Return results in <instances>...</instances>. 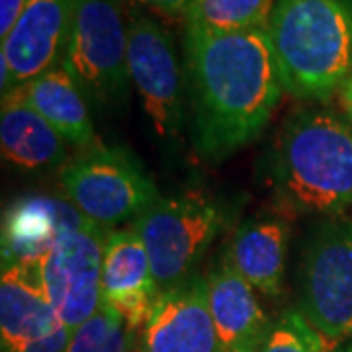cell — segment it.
Returning <instances> with one entry per match:
<instances>
[{"label": "cell", "mask_w": 352, "mask_h": 352, "mask_svg": "<svg viewBox=\"0 0 352 352\" xmlns=\"http://www.w3.org/2000/svg\"><path fill=\"white\" fill-rule=\"evenodd\" d=\"M184 53L194 147L208 161H223L263 133L284 90L268 28H186Z\"/></svg>", "instance_id": "cell-1"}, {"label": "cell", "mask_w": 352, "mask_h": 352, "mask_svg": "<svg viewBox=\"0 0 352 352\" xmlns=\"http://www.w3.org/2000/svg\"><path fill=\"white\" fill-rule=\"evenodd\" d=\"M268 36L282 88L327 102L352 75V0H276Z\"/></svg>", "instance_id": "cell-2"}, {"label": "cell", "mask_w": 352, "mask_h": 352, "mask_svg": "<svg viewBox=\"0 0 352 352\" xmlns=\"http://www.w3.org/2000/svg\"><path fill=\"white\" fill-rule=\"evenodd\" d=\"M280 192L303 214L335 215L352 204V131L335 113L298 110L284 124Z\"/></svg>", "instance_id": "cell-3"}, {"label": "cell", "mask_w": 352, "mask_h": 352, "mask_svg": "<svg viewBox=\"0 0 352 352\" xmlns=\"http://www.w3.org/2000/svg\"><path fill=\"white\" fill-rule=\"evenodd\" d=\"M61 186L80 214L106 229L135 221L161 198L149 173L124 147L85 149L65 164Z\"/></svg>", "instance_id": "cell-4"}, {"label": "cell", "mask_w": 352, "mask_h": 352, "mask_svg": "<svg viewBox=\"0 0 352 352\" xmlns=\"http://www.w3.org/2000/svg\"><path fill=\"white\" fill-rule=\"evenodd\" d=\"M226 226V214L204 194L159 198L133 221L161 292L188 280Z\"/></svg>", "instance_id": "cell-5"}, {"label": "cell", "mask_w": 352, "mask_h": 352, "mask_svg": "<svg viewBox=\"0 0 352 352\" xmlns=\"http://www.w3.org/2000/svg\"><path fill=\"white\" fill-rule=\"evenodd\" d=\"M61 65L92 104L126 102L127 25L113 0H78Z\"/></svg>", "instance_id": "cell-6"}, {"label": "cell", "mask_w": 352, "mask_h": 352, "mask_svg": "<svg viewBox=\"0 0 352 352\" xmlns=\"http://www.w3.org/2000/svg\"><path fill=\"white\" fill-rule=\"evenodd\" d=\"M300 311L331 349L352 339V221L317 227L303 251Z\"/></svg>", "instance_id": "cell-7"}, {"label": "cell", "mask_w": 352, "mask_h": 352, "mask_svg": "<svg viewBox=\"0 0 352 352\" xmlns=\"http://www.w3.org/2000/svg\"><path fill=\"white\" fill-rule=\"evenodd\" d=\"M110 229L88 219L65 233L36 264L39 282L65 327L75 331L100 309L102 264Z\"/></svg>", "instance_id": "cell-8"}, {"label": "cell", "mask_w": 352, "mask_h": 352, "mask_svg": "<svg viewBox=\"0 0 352 352\" xmlns=\"http://www.w3.org/2000/svg\"><path fill=\"white\" fill-rule=\"evenodd\" d=\"M127 65L155 131L175 138L184 127L186 80L173 36L157 20L135 14L127 24Z\"/></svg>", "instance_id": "cell-9"}, {"label": "cell", "mask_w": 352, "mask_h": 352, "mask_svg": "<svg viewBox=\"0 0 352 352\" xmlns=\"http://www.w3.org/2000/svg\"><path fill=\"white\" fill-rule=\"evenodd\" d=\"M139 352H223L206 278L190 276L161 292L141 329Z\"/></svg>", "instance_id": "cell-10"}, {"label": "cell", "mask_w": 352, "mask_h": 352, "mask_svg": "<svg viewBox=\"0 0 352 352\" xmlns=\"http://www.w3.org/2000/svg\"><path fill=\"white\" fill-rule=\"evenodd\" d=\"M78 0H28L0 53L12 69L14 88L61 65Z\"/></svg>", "instance_id": "cell-11"}, {"label": "cell", "mask_w": 352, "mask_h": 352, "mask_svg": "<svg viewBox=\"0 0 352 352\" xmlns=\"http://www.w3.org/2000/svg\"><path fill=\"white\" fill-rule=\"evenodd\" d=\"M159 296L161 289L153 278L151 261L138 231L133 227L110 229L102 264L104 303L139 331Z\"/></svg>", "instance_id": "cell-12"}, {"label": "cell", "mask_w": 352, "mask_h": 352, "mask_svg": "<svg viewBox=\"0 0 352 352\" xmlns=\"http://www.w3.org/2000/svg\"><path fill=\"white\" fill-rule=\"evenodd\" d=\"M87 221L73 201L51 196L14 201L2 217V264L36 266L65 233Z\"/></svg>", "instance_id": "cell-13"}, {"label": "cell", "mask_w": 352, "mask_h": 352, "mask_svg": "<svg viewBox=\"0 0 352 352\" xmlns=\"http://www.w3.org/2000/svg\"><path fill=\"white\" fill-rule=\"evenodd\" d=\"M32 264H2L0 278V340L4 352H20L28 344L61 327Z\"/></svg>", "instance_id": "cell-14"}, {"label": "cell", "mask_w": 352, "mask_h": 352, "mask_svg": "<svg viewBox=\"0 0 352 352\" xmlns=\"http://www.w3.org/2000/svg\"><path fill=\"white\" fill-rule=\"evenodd\" d=\"M206 280L210 311L223 352H261L272 323L254 288L227 261Z\"/></svg>", "instance_id": "cell-15"}, {"label": "cell", "mask_w": 352, "mask_h": 352, "mask_svg": "<svg viewBox=\"0 0 352 352\" xmlns=\"http://www.w3.org/2000/svg\"><path fill=\"white\" fill-rule=\"evenodd\" d=\"M288 226L282 219H252L237 229L227 251L231 264L252 288L276 298L284 286Z\"/></svg>", "instance_id": "cell-16"}, {"label": "cell", "mask_w": 352, "mask_h": 352, "mask_svg": "<svg viewBox=\"0 0 352 352\" xmlns=\"http://www.w3.org/2000/svg\"><path fill=\"white\" fill-rule=\"evenodd\" d=\"M20 88L24 100L78 149L94 147V124L87 96L63 65L45 71Z\"/></svg>", "instance_id": "cell-17"}, {"label": "cell", "mask_w": 352, "mask_h": 352, "mask_svg": "<svg viewBox=\"0 0 352 352\" xmlns=\"http://www.w3.org/2000/svg\"><path fill=\"white\" fill-rule=\"evenodd\" d=\"M0 147L4 159L22 168L61 163L67 153L63 135L24 100L20 88L2 96Z\"/></svg>", "instance_id": "cell-18"}, {"label": "cell", "mask_w": 352, "mask_h": 352, "mask_svg": "<svg viewBox=\"0 0 352 352\" xmlns=\"http://www.w3.org/2000/svg\"><path fill=\"white\" fill-rule=\"evenodd\" d=\"M276 0H192L186 24L212 34L268 28Z\"/></svg>", "instance_id": "cell-19"}, {"label": "cell", "mask_w": 352, "mask_h": 352, "mask_svg": "<svg viewBox=\"0 0 352 352\" xmlns=\"http://www.w3.org/2000/svg\"><path fill=\"white\" fill-rule=\"evenodd\" d=\"M135 329L108 303L71 333L65 352H131Z\"/></svg>", "instance_id": "cell-20"}, {"label": "cell", "mask_w": 352, "mask_h": 352, "mask_svg": "<svg viewBox=\"0 0 352 352\" xmlns=\"http://www.w3.org/2000/svg\"><path fill=\"white\" fill-rule=\"evenodd\" d=\"M331 344L300 309H286L270 325L261 352H331Z\"/></svg>", "instance_id": "cell-21"}, {"label": "cell", "mask_w": 352, "mask_h": 352, "mask_svg": "<svg viewBox=\"0 0 352 352\" xmlns=\"http://www.w3.org/2000/svg\"><path fill=\"white\" fill-rule=\"evenodd\" d=\"M71 333H73L71 329L61 325L57 331H53L51 335L36 340L32 344H28L24 351L20 352H65L67 346H69V340H71Z\"/></svg>", "instance_id": "cell-22"}, {"label": "cell", "mask_w": 352, "mask_h": 352, "mask_svg": "<svg viewBox=\"0 0 352 352\" xmlns=\"http://www.w3.org/2000/svg\"><path fill=\"white\" fill-rule=\"evenodd\" d=\"M28 0H0V38L2 41L10 36L16 22L24 12Z\"/></svg>", "instance_id": "cell-23"}, {"label": "cell", "mask_w": 352, "mask_h": 352, "mask_svg": "<svg viewBox=\"0 0 352 352\" xmlns=\"http://www.w3.org/2000/svg\"><path fill=\"white\" fill-rule=\"evenodd\" d=\"M145 2L147 6H151L155 12L163 14V16H180L184 14L186 18V12H188L190 4L192 0H141Z\"/></svg>", "instance_id": "cell-24"}, {"label": "cell", "mask_w": 352, "mask_h": 352, "mask_svg": "<svg viewBox=\"0 0 352 352\" xmlns=\"http://www.w3.org/2000/svg\"><path fill=\"white\" fill-rule=\"evenodd\" d=\"M340 98L344 102V106H352V75L344 80V85L340 87Z\"/></svg>", "instance_id": "cell-25"}, {"label": "cell", "mask_w": 352, "mask_h": 352, "mask_svg": "<svg viewBox=\"0 0 352 352\" xmlns=\"http://www.w3.org/2000/svg\"><path fill=\"white\" fill-rule=\"evenodd\" d=\"M339 352H352V342H346L344 346H340Z\"/></svg>", "instance_id": "cell-26"}, {"label": "cell", "mask_w": 352, "mask_h": 352, "mask_svg": "<svg viewBox=\"0 0 352 352\" xmlns=\"http://www.w3.org/2000/svg\"><path fill=\"white\" fill-rule=\"evenodd\" d=\"M346 112H349V116H351L352 120V106H346Z\"/></svg>", "instance_id": "cell-27"}, {"label": "cell", "mask_w": 352, "mask_h": 352, "mask_svg": "<svg viewBox=\"0 0 352 352\" xmlns=\"http://www.w3.org/2000/svg\"><path fill=\"white\" fill-rule=\"evenodd\" d=\"M113 2H116V0H113Z\"/></svg>", "instance_id": "cell-28"}]
</instances>
